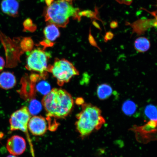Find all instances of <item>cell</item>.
I'll use <instances>...</instances> for the list:
<instances>
[{"mask_svg":"<svg viewBox=\"0 0 157 157\" xmlns=\"http://www.w3.org/2000/svg\"><path fill=\"white\" fill-rule=\"evenodd\" d=\"M42 104L48 117L64 118L72 111L74 100L68 92L62 88H55L45 95Z\"/></svg>","mask_w":157,"mask_h":157,"instance_id":"obj_1","label":"cell"},{"mask_svg":"<svg viewBox=\"0 0 157 157\" xmlns=\"http://www.w3.org/2000/svg\"><path fill=\"white\" fill-rule=\"evenodd\" d=\"M76 117V129L82 137L88 136L94 131L99 130L105 123L101 110L90 103L82 105V111Z\"/></svg>","mask_w":157,"mask_h":157,"instance_id":"obj_2","label":"cell"},{"mask_svg":"<svg viewBox=\"0 0 157 157\" xmlns=\"http://www.w3.org/2000/svg\"><path fill=\"white\" fill-rule=\"evenodd\" d=\"M48 72L52 74L60 86L68 83L73 76L79 75V72L71 63L65 59L58 58L55 59L52 65H50Z\"/></svg>","mask_w":157,"mask_h":157,"instance_id":"obj_3","label":"cell"},{"mask_svg":"<svg viewBox=\"0 0 157 157\" xmlns=\"http://www.w3.org/2000/svg\"><path fill=\"white\" fill-rule=\"evenodd\" d=\"M51 57L50 53L40 48L34 49L29 53L27 56L26 65L27 70L39 72L44 78L48 72L50 65L48 62Z\"/></svg>","mask_w":157,"mask_h":157,"instance_id":"obj_4","label":"cell"},{"mask_svg":"<svg viewBox=\"0 0 157 157\" xmlns=\"http://www.w3.org/2000/svg\"><path fill=\"white\" fill-rule=\"evenodd\" d=\"M30 119V114L28 108L24 106L15 111L11 115L10 119V123L11 131L20 130L25 133L31 144L28 132V124Z\"/></svg>","mask_w":157,"mask_h":157,"instance_id":"obj_5","label":"cell"},{"mask_svg":"<svg viewBox=\"0 0 157 157\" xmlns=\"http://www.w3.org/2000/svg\"><path fill=\"white\" fill-rule=\"evenodd\" d=\"M44 16L46 22L62 28H65L69 22V18L61 12L58 1L54 2L47 8L44 13Z\"/></svg>","mask_w":157,"mask_h":157,"instance_id":"obj_6","label":"cell"},{"mask_svg":"<svg viewBox=\"0 0 157 157\" xmlns=\"http://www.w3.org/2000/svg\"><path fill=\"white\" fill-rule=\"evenodd\" d=\"M8 151L13 155H19L23 154L26 148V142L22 137L14 135L10 138L6 144Z\"/></svg>","mask_w":157,"mask_h":157,"instance_id":"obj_7","label":"cell"},{"mask_svg":"<svg viewBox=\"0 0 157 157\" xmlns=\"http://www.w3.org/2000/svg\"><path fill=\"white\" fill-rule=\"evenodd\" d=\"M28 129L31 133L35 136L44 134L48 129L46 119L42 117H33L29 121Z\"/></svg>","mask_w":157,"mask_h":157,"instance_id":"obj_8","label":"cell"},{"mask_svg":"<svg viewBox=\"0 0 157 157\" xmlns=\"http://www.w3.org/2000/svg\"><path fill=\"white\" fill-rule=\"evenodd\" d=\"M1 9L4 13L9 16L18 17L19 3L17 0H3L1 2Z\"/></svg>","mask_w":157,"mask_h":157,"instance_id":"obj_9","label":"cell"},{"mask_svg":"<svg viewBox=\"0 0 157 157\" xmlns=\"http://www.w3.org/2000/svg\"><path fill=\"white\" fill-rule=\"evenodd\" d=\"M16 78L12 72H3L0 74V88L9 90L14 87L16 84Z\"/></svg>","mask_w":157,"mask_h":157,"instance_id":"obj_10","label":"cell"},{"mask_svg":"<svg viewBox=\"0 0 157 157\" xmlns=\"http://www.w3.org/2000/svg\"><path fill=\"white\" fill-rule=\"evenodd\" d=\"M44 33L46 39L53 42L60 36L59 30L56 25L49 24L45 27Z\"/></svg>","mask_w":157,"mask_h":157,"instance_id":"obj_11","label":"cell"},{"mask_svg":"<svg viewBox=\"0 0 157 157\" xmlns=\"http://www.w3.org/2000/svg\"><path fill=\"white\" fill-rule=\"evenodd\" d=\"M150 41L146 37H139L135 41V48L139 52H147L150 49Z\"/></svg>","mask_w":157,"mask_h":157,"instance_id":"obj_12","label":"cell"},{"mask_svg":"<svg viewBox=\"0 0 157 157\" xmlns=\"http://www.w3.org/2000/svg\"><path fill=\"white\" fill-rule=\"evenodd\" d=\"M113 93V88L109 84H101L98 87L97 95L100 99L103 100L107 99L110 97Z\"/></svg>","mask_w":157,"mask_h":157,"instance_id":"obj_13","label":"cell"},{"mask_svg":"<svg viewBox=\"0 0 157 157\" xmlns=\"http://www.w3.org/2000/svg\"><path fill=\"white\" fill-rule=\"evenodd\" d=\"M137 105L131 100H127L123 104L122 109L124 113L128 116H131L136 112Z\"/></svg>","mask_w":157,"mask_h":157,"instance_id":"obj_14","label":"cell"},{"mask_svg":"<svg viewBox=\"0 0 157 157\" xmlns=\"http://www.w3.org/2000/svg\"><path fill=\"white\" fill-rule=\"evenodd\" d=\"M144 113L146 117L150 121H157V107L156 106L152 105H147Z\"/></svg>","mask_w":157,"mask_h":157,"instance_id":"obj_15","label":"cell"},{"mask_svg":"<svg viewBox=\"0 0 157 157\" xmlns=\"http://www.w3.org/2000/svg\"><path fill=\"white\" fill-rule=\"evenodd\" d=\"M42 109V104L36 99L31 100L29 104V111L30 114L35 115L40 113Z\"/></svg>","mask_w":157,"mask_h":157,"instance_id":"obj_16","label":"cell"},{"mask_svg":"<svg viewBox=\"0 0 157 157\" xmlns=\"http://www.w3.org/2000/svg\"><path fill=\"white\" fill-rule=\"evenodd\" d=\"M36 90L39 93L44 95L48 94L51 91L50 84L45 81L39 82L36 86Z\"/></svg>","mask_w":157,"mask_h":157,"instance_id":"obj_17","label":"cell"},{"mask_svg":"<svg viewBox=\"0 0 157 157\" xmlns=\"http://www.w3.org/2000/svg\"><path fill=\"white\" fill-rule=\"evenodd\" d=\"M20 46L24 52H30L34 46V42L30 37H25L21 40Z\"/></svg>","mask_w":157,"mask_h":157,"instance_id":"obj_18","label":"cell"},{"mask_svg":"<svg viewBox=\"0 0 157 157\" xmlns=\"http://www.w3.org/2000/svg\"><path fill=\"white\" fill-rule=\"evenodd\" d=\"M23 31L34 33L37 29V25L34 24L32 20L30 18L26 19L23 21Z\"/></svg>","mask_w":157,"mask_h":157,"instance_id":"obj_19","label":"cell"},{"mask_svg":"<svg viewBox=\"0 0 157 157\" xmlns=\"http://www.w3.org/2000/svg\"><path fill=\"white\" fill-rule=\"evenodd\" d=\"M98 11L97 9L96 10L95 12H93L90 10H86L82 11L79 12L78 13V16L80 18L82 17H89L91 19H96L99 20L97 17V13Z\"/></svg>","mask_w":157,"mask_h":157,"instance_id":"obj_20","label":"cell"},{"mask_svg":"<svg viewBox=\"0 0 157 157\" xmlns=\"http://www.w3.org/2000/svg\"><path fill=\"white\" fill-rule=\"evenodd\" d=\"M54 44V43L51 42V41L48 40L47 39H45L44 40H43L40 43V44L44 46L45 48H47V47H50L53 46Z\"/></svg>","mask_w":157,"mask_h":157,"instance_id":"obj_21","label":"cell"},{"mask_svg":"<svg viewBox=\"0 0 157 157\" xmlns=\"http://www.w3.org/2000/svg\"><path fill=\"white\" fill-rule=\"evenodd\" d=\"M91 31V29H90V30L89 38H88V39H89V42L90 43V44H91L92 45H93V46H94L98 47L97 44H96L95 41V40H94V37L93 36H92Z\"/></svg>","mask_w":157,"mask_h":157,"instance_id":"obj_22","label":"cell"},{"mask_svg":"<svg viewBox=\"0 0 157 157\" xmlns=\"http://www.w3.org/2000/svg\"><path fill=\"white\" fill-rule=\"evenodd\" d=\"M114 35L113 33L111 32H108L106 33L105 38V42L109 40H111L113 38Z\"/></svg>","mask_w":157,"mask_h":157,"instance_id":"obj_23","label":"cell"},{"mask_svg":"<svg viewBox=\"0 0 157 157\" xmlns=\"http://www.w3.org/2000/svg\"><path fill=\"white\" fill-rule=\"evenodd\" d=\"M116 1L119 3L129 5L132 3L133 0H116Z\"/></svg>","mask_w":157,"mask_h":157,"instance_id":"obj_24","label":"cell"},{"mask_svg":"<svg viewBox=\"0 0 157 157\" xmlns=\"http://www.w3.org/2000/svg\"><path fill=\"white\" fill-rule=\"evenodd\" d=\"M5 64V61L2 57L0 56V72L3 69Z\"/></svg>","mask_w":157,"mask_h":157,"instance_id":"obj_25","label":"cell"},{"mask_svg":"<svg viewBox=\"0 0 157 157\" xmlns=\"http://www.w3.org/2000/svg\"><path fill=\"white\" fill-rule=\"evenodd\" d=\"M111 28L112 29H115L117 28L118 26V23L117 21H113L110 23V25Z\"/></svg>","mask_w":157,"mask_h":157,"instance_id":"obj_26","label":"cell"},{"mask_svg":"<svg viewBox=\"0 0 157 157\" xmlns=\"http://www.w3.org/2000/svg\"><path fill=\"white\" fill-rule=\"evenodd\" d=\"M46 4L48 6H50L53 2L55 0H45Z\"/></svg>","mask_w":157,"mask_h":157,"instance_id":"obj_27","label":"cell"},{"mask_svg":"<svg viewBox=\"0 0 157 157\" xmlns=\"http://www.w3.org/2000/svg\"><path fill=\"white\" fill-rule=\"evenodd\" d=\"M93 25L96 27V28H98V29H101V28H100V27L99 24H98V23L96 22L95 21H93Z\"/></svg>","mask_w":157,"mask_h":157,"instance_id":"obj_28","label":"cell"},{"mask_svg":"<svg viewBox=\"0 0 157 157\" xmlns=\"http://www.w3.org/2000/svg\"><path fill=\"white\" fill-rule=\"evenodd\" d=\"M65 1L67 2L68 3H69L71 5H72V2H73L74 0H65Z\"/></svg>","mask_w":157,"mask_h":157,"instance_id":"obj_29","label":"cell"},{"mask_svg":"<svg viewBox=\"0 0 157 157\" xmlns=\"http://www.w3.org/2000/svg\"><path fill=\"white\" fill-rule=\"evenodd\" d=\"M7 157H17V156H15V155H9Z\"/></svg>","mask_w":157,"mask_h":157,"instance_id":"obj_30","label":"cell"}]
</instances>
